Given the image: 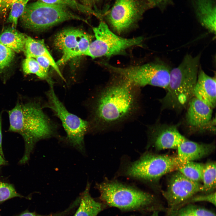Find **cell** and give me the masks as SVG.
Segmentation results:
<instances>
[{"mask_svg":"<svg viewBox=\"0 0 216 216\" xmlns=\"http://www.w3.org/2000/svg\"><path fill=\"white\" fill-rule=\"evenodd\" d=\"M92 36L79 29L67 28L58 33L54 38V44L62 53V56L56 62L57 65L83 55L92 42Z\"/></svg>","mask_w":216,"mask_h":216,"instance_id":"obj_11","label":"cell"},{"mask_svg":"<svg viewBox=\"0 0 216 216\" xmlns=\"http://www.w3.org/2000/svg\"><path fill=\"white\" fill-rule=\"evenodd\" d=\"M17 0H0V14H5Z\"/></svg>","mask_w":216,"mask_h":216,"instance_id":"obj_32","label":"cell"},{"mask_svg":"<svg viewBox=\"0 0 216 216\" xmlns=\"http://www.w3.org/2000/svg\"><path fill=\"white\" fill-rule=\"evenodd\" d=\"M47 4L65 6L76 10L84 14L92 15L99 18L95 11L75 0H36Z\"/></svg>","mask_w":216,"mask_h":216,"instance_id":"obj_24","label":"cell"},{"mask_svg":"<svg viewBox=\"0 0 216 216\" xmlns=\"http://www.w3.org/2000/svg\"><path fill=\"white\" fill-rule=\"evenodd\" d=\"M200 202H208L216 206V192L200 195L196 194L185 202L180 208L192 203Z\"/></svg>","mask_w":216,"mask_h":216,"instance_id":"obj_28","label":"cell"},{"mask_svg":"<svg viewBox=\"0 0 216 216\" xmlns=\"http://www.w3.org/2000/svg\"><path fill=\"white\" fill-rule=\"evenodd\" d=\"M71 20L87 22L84 19L72 12L68 7L39 1L28 3L20 17L21 22L25 28L34 31L45 30Z\"/></svg>","mask_w":216,"mask_h":216,"instance_id":"obj_5","label":"cell"},{"mask_svg":"<svg viewBox=\"0 0 216 216\" xmlns=\"http://www.w3.org/2000/svg\"><path fill=\"white\" fill-rule=\"evenodd\" d=\"M22 68L25 74H34L39 78L46 80L49 84L53 83L48 72L43 69L35 58H26L22 62Z\"/></svg>","mask_w":216,"mask_h":216,"instance_id":"obj_23","label":"cell"},{"mask_svg":"<svg viewBox=\"0 0 216 216\" xmlns=\"http://www.w3.org/2000/svg\"><path fill=\"white\" fill-rule=\"evenodd\" d=\"M38 102L17 103L8 111L10 131L23 137L29 150L37 141L56 135L57 127Z\"/></svg>","mask_w":216,"mask_h":216,"instance_id":"obj_2","label":"cell"},{"mask_svg":"<svg viewBox=\"0 0 216 216\" xmlns=\"http://www.w3.org/2000/svg\"></svg>","mask_w":216,"mask_h":216,"instance_id":"obj_40","label":"cell"},{"mask_svg":"<svg viewBox=\"0 0 216 216\" xmlns=\"http://www.w3.org/2000/svg\"><path fill=\"white\" fill-rule=\"evenodd\" d=\"M71 208L69 207L65 211L58 214H55L50 215L48 216H63L67 214L69 211L71 210ZM19 216H43L37 214L34 212H26L21 214Z\"/></svg>","mask_w":216,"mask_h":216,"instance_id":"obj_34","label":"cell"},{"mask_svg":"<svg viewBox=\"0 0 216 216\" xmlns=\"http://www.w3.org/2000/svg\"><path fill=\"white\" fill-rule=\"evenodd\" d=\"M49 85V89L46 93L47 101L43 107L50 109L60 119L66 133L67 141L82 151L85 136L90 130L88 122L70 112L56 94L53 84Z\"/></svg>","mask_w":216,"mask_h":216,"instance_id":"obj_7","label":"cell"},{"mask_svg":"<svg viewBox=\"0 0 216 216\" xmlns=\"http://www.w3.org/2000/svg\"><path fill=\"white\" fill-rule=\"evenodd\" d=\"M215 148L213 144L200 143L186 139L178 147L177 156L183 164L203 158L211 153Z\"/></svg>","mask_w":216,"mask_h":216,"instance_id":"obj_16","label":"cell"},{"mask_svg":"<svg viewBox=\"0 0 216 216\" xmlns=\"http://www.w3.org/2000/svg\"><path fill=\"white\" fill-rule=\"evenodd\" d=\"M216 171L215 161H209L204 164L201 191L203 194L214 192L216 188Z\"/></svg>","mask_w":216,"mask_h":216,"instance_id":"obj_21","label":"cell"},{"mask_svg":"<svg viewBox=\"0 0 216 216\" xmlns=\"http://www.w3.org/2000/svg\"><path fill=\"white\" fill-rule=\"evenodd\" d=\"M26 37L15 28L10 27L0 34V43L18 53L23 51Z\"/></svg>","mask_w":216,"mask_h":216,"instance_id":"obj_20","label":"cell"},{"mask_svg":"<svg viewBox=\"0 0 216 216\" xmlns=\"http://www.w3.org/2000/svg\"><path fill=\"white\" fill-rule=\"evenodd\" d=\"M82 4L92 9L98 13L100 12L98 7L104 2L106 0H81Z\"/></svg>","mask_w":216,"mask_h":216,"instance_id":"obj_31","label":"cell"},{"mask_svg":"<svg viewBox=\"0 0 216 216\" xmlns=\"http://www.w3.org/2000/svg\"><path fill=\"white\" fill-rule=\"evenodd\" d=\"M93 30L95 39L83 54L93 58L120 54L128 48L139 45L143 40L142 37L126 38L119 36L103 21Z\"/></svg>","mask_w":216,"mask_h":216,"instance_id":"obj_8","label":"cell"},{"mask_svg":"<svg viewBox=\"0 0 216 216\" xmlns=\"http://www.w3.org/2000/svg\"><path fill=\"white\" fill-rule=\"evenodd\" d=\"M160 211L155 210L150 215L148 216H159V213Z\"/></svg>","mask_w":216,"mask_h":216,"instance_id":"obj_38","label":"cell"},{"mask_svg":"<svg viewBox=\"0 0 216 216\" xmlns=\"http://www.w3.org/2000/svg\"><path fill=\"white\" fill-rule=\"evenodd\" d=\"M149 7L146 0H116L104 15L113 28L121 33L132 26Z\"/></svg>","mask_w":216,"mask_h":216,"instance_id":"obj_10","label":"cell"},{"mask_svg":"<svg viewBox=\"0 0 216 216\" xmlns=\"http://www.w3.org/2000/svg\"><path fill=\"white\" fill-rule=\"evenodd\" d=\"M30 0H17L12 4L7 21L12 24V27L16 28L18 20L22 14Z\"/></svg>","mask_w":216,"mask_h":216,"instance_id":"obj_25","label":"cell"},{"mask_svg":"<svg viewBox=\"0 0 216 216\" xmlns=\"http://www.w3.org/2000/svg\"><path fill=\"white\" fill-rule=\"evenodd\" d=\"M40 66L46 71L48 72L51 64L50 61L46 58L43 56H39L35 58Z\"/></svg>","mask_w":216,"mask_h":216,"instance_id":"obj_33","label":"cell"},{"mask_svg":"<svg viewBox=\"0 0 216 216\" xmlns=\"http://www.w3.org/2000/svg\"><path fill=\"white\" fill-rule=\"evenodd\" d=\"M104 204L123 211H161L164 208L152 194L115 182L97 185Z\"/></svg>","mask_w":216,"mask_h":216,"instance_id":"obj_4","label":"cell"},{"mask_svg":"<svg viewBox=\"0 0 216 216\" xmlns=\"http://www.w3.org/2000/svg\"><path fill=\"white\" fill-rule=\"evenodd\" d=\"M196 14L202 26L216 34V6L214 0H193Z\"/></svg>","mask_w":216,"mask_h":216,"instance_id":"obj_17","label":"cell"},{"mask_svg":"<svg viewBox=\"0 0 216 216\" xmlns=\"http://www.w3.org/2000/svg\"><path fill=\"white\" fill-rule=\"evenodd\" d=\"M204 166L203 164L189 161L179 166L177 170L189 179L201 183Z\"/></svg>","mask_w":216,"mask_h":216,"instance_id":"obj_22","label":"cell"},{"mask_svg":"<svg viewBox=\"0 0 216 216\" xmlns=\"http://www.w3.org/2000/svg\"><path fill=\"white\" fill-rule=\"evenodd\" d=\"M14 56L13 50L0 43V72L9 65Z\"/></svg>","mask_w":216,"mask_h":216,"instance_id":"obj_26","label":"cell"},{"mask_svg":"<svg viewBox=\"0 0 216 216\" xmlns=\"http://www.w3.org/2000/svg\"><path fill=\"white\" fill-rule=\"evenodd\" d=\"M167 216H195L185 205L177 209L167 210Z\"/></svg>","mask_w":216,"mask_h":216,"instance_id":"obj_30","label":"cell"},{"mask_svg":"<svg viewBox=\"0 0 216 216\" xmlns=\"http://www.w3.org/2000/svg\"><path fill=\"white\" fill-rule=\"evenodd\" d=\"M2 116L1 114H0V153L2 156H3L2 146Z\"/></svg>","mask_w":216,"mask_h":216,"instance_id":"obj_36","label":"cell"},{"mask_svg":"<svg viewBox=\"0 0 216 216\" xmlns=\"http://www.w3.org/2000/svg\"><path fill=\"white\" fill-rule=\"evenodd\" d=\"M186 206L195 216H216L214 212L204 208L191 204Z\"/></svg>","mask_w":216,"mask_h":216,"instance_id":"obj_29","label":"cell"},{"mask_svg":"<svg viewBox=\"0 0 216 216\" xmlns=\"http://www.w3.org/2000/svg\"><path fill=\"white\" fill-rule=\"evenodd\" d=\"M131 216H135V215H131Z\"/></svg>","mask_w":216,"mask_h":216,"instance_id":"obj_39","label":"cell"},{"mask_svg":"<svg viewBox=\"0 0 216 216\" xmlns=\"http://www.w3.org/2000/svg\"><path fill=\"white\" fill-rule=\"evenodd\" d=\"M11 184L0 181V202L15 197H21Z\"/></svg>","mask_w":216,"mask_h":216,"instance_id":"obj_27","label":"cell"},{"mask_svg":"<svg viewBox=\"0 0 216 216\" xmlns=\"http://www.w3.org/2000/svg\"><path fill=\"white\" fill-rule=\"evenodd\" d=\"M182 164L177 156L147 153L131 164L126 173L132 178L154 182L166 174L177 170Z\"/></svg>","mask_w":216,"mask_h":216,"instance_id":"obj_9","label":"cell"},{"mask_svg":"<svg viewBox=\"0 0 216 216\" xmlns=\"http://www.w3.org/2000/svg\"><path fill=\"white\" fill-rule=\"evenodd\" d=\"M23 51L26 58H35L39 56H43L47 58L50 62L51 67L61 78L64 79L58 66L43 40L35 39L27 36Z\"/></svg>","mask_w":216,"mask_h":216,"instance_id":"obj_18","label":"cell"},{"mask_svg":"<svg viewBox=\"0 0 216 216\" xmlns=\"http://www.w3.org/2000/svg\"><path fill=\"white\" fill-rule=\"evenodd\" d=\"M215 76L207 74L200 67L197 81L194 91V96L212 108L216 104Z\"/></svg>","mask_w":216,"mask_h":216,"instance_id":"obj_15","label":"cell"},{"mask_svg":"<svg viewBox=\"0 0 216 216\" xmlns=\"http://www.w3.org/2000/svg\"><path fill=\"white\" fill-rule=\"evenodd\" d=\"M90 185L87 184L80 197V206L74 216H97L105 208L103 203L97 202L91 196Z\"/></svg>","mask_w":216,"mask_h":216,"instance_id":"obj_19","label":"cell"},{"mask_svg":"<svg viewBox=\"0 0 216 216\" xmlns=\"http://www.w3.org/2000/svg\"><path fill=\"white\" fill-rule=\"evenodd\" d=\"M6 164V161L3 158L2 155L0 153V166L5 164Z\"/></svg>","mask_w":216,"mask_h":216,"instance_id":"obj_37","label":"cell"},{"mask_svg":"<svg viewBox=\"0 0 216 216\" xmlns=\"http://www.w3.org/2000/svg\"><path fill=\"white\" fill-rule=\"evenodd\" d=\"M202 184L188 178L180 172L173 173L166 189L162 191L168 210L177 209L186 201L201 192Z\"/></svg>","mask_w":216,"mask_h":216,"instance_id":"obj_12","label":"cell"},{"mask_svg":"<svg viewBox=\"0 0 216 216\" xmlns=\"http://www.w3.org/2000/svg\"><path fill=\"white\" fill-rule=\"evenodd\" d=\"M148 134L156 150L177 149L186 139L174 125L155 124L149 126Z\"/></svg>","mask_w":216,"mask_h":216,"instance_id":"obj_13","label":"cell"},{"mask_svg":"<svg viewBox=\"0 0 216 216\" xmlns=\"http://www.w3.org/2000/svg\"><path fill=\"white\" fill-rule=\"evenodd\" d=\"M168 0H146L150 7L165 2Z\"/></svg>","mask_w":216,"mask_h":216,"instance_id":"obj_35","label":"cell"},{"mask_svg":"<svg viewBox=\"0 0 216 216\" xmlns=\"http://www.w3.org/2000/svg\"><path fill=\"white\" fill-rule=\"evenodd\" d=\"M201 54H187L177 67L170 70L166 95L160 100L162 108L180 110L194 97L200 68Z\"/></svg>","mask_w":216,"mask_h":216,"instance_id":"obj_3","label":"cell"},{"mask_svg":"<svg viewBox=\"0 0 216 216\" xmlns=\"http://www.w3.org/2000/svg\"><path fill=\"white\" fill-rule=\"evenodd\" d=\"M104 65L119 77L140 88L150 85L167 89L170 82V70L163 62L149 63L125 68Z\"/></svg>","mask_w":216,"mask_h":216,"instance_id":"obj_6","label":"cell"},{"mask_svg":"<svg viewBox=\"0 0 216 216\" xmlns=\"http://www.w3.org/2000/svg\"><path fill=\"white\" fill-rule=\"evenodd\" d=\"M188 104L186 116L188 124L194 128L204 129L211 119L212 109L194 96Z\"/></svg>","mask_w":216,"mask_h":216,"instance_id":"obj_14","label":"cell"},{"mask_svg":"<svg viewBox=\"0 0 216 216\" xmlns=\"http://www.w3.org/2000/svg\"><path fill=\"white\" fill-rule=\"evenodd\" d=\"M100 89L91 101L90 130L115 128L134 118L140 108V88L120 78Z\"/></svg>","mask_w":216,"mask_h":216,"instance_id":"obj_1","label":"cell"}]
</instances>
